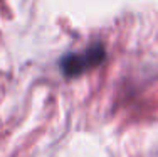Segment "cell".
<instances>
[{"label": "cell", "instance_id": "cell-1", "mask_svg": "<svg viewBox=\"0 0 158 157\" xmlns=\"http://www.w3.org/2000/svg\"><path fill=\"white\" fill-rule=\"evenodd\" d=\"M106 59V49L103 44L96 42L93 46L86 47L81 52H69L61 59L59 66L66 78H76L84 74L86 71L94 69L99 64H103Z\"/></svg>", "mask_w": 158, "mask_h": 157}]
</instances>
